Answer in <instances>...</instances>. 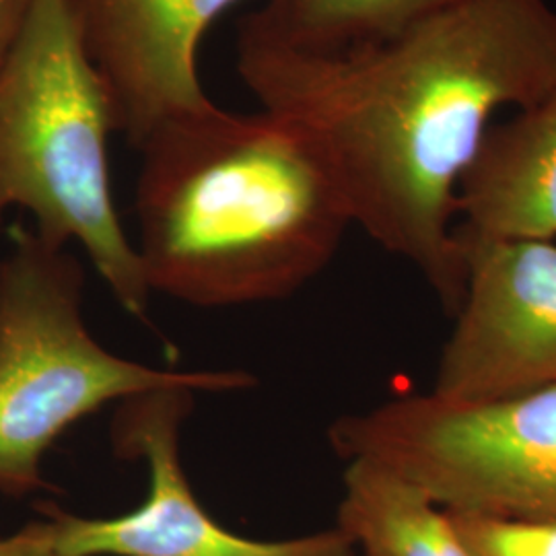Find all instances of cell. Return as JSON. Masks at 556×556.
Returning a JSON list of instances; mask_svg holds the SVG:
<instances>
[{"label": "cell", "mask_w": 556, "mask_h": 556, "mask_svg": "<svg viewBox=\"0 0 556 556\" xmlns=\"http://www.w3.org/2000/svg\"><path fill=\"white\" fill-rule=\"evenodd\" d=\"M236 66L260 110L318 144L353 225L456 312L466 287L457 188L497 114L555 91L553 2L459 0L340 52H299L238 27Z\"/></svg>", "instance_id": "obj_1"}, {"label": "cell", "mask_w": 556, "mask_h": 556, "mask_svg": "<svg viewBox=\"0 0 556 556\" xmlns=\"http://www.w3.org/2000/svg\"><path fill=\"white\" fill-rule=\"evenodd\" d=\"M137 151L135 248L151 293L194 307L291 298L353 225L318 144L266 110L211 101L160 124Z\"/></svg>", "instance_id": "obj_2"}, {"label": "cell", "mask_w": 556, "mask_h": 556, "mask_svg": "<svg viewBox=\"0 0 556 556\" xmlns=\"http://www.w3.org/2000/svg\"><path fill=\"white\" fill-rule=\"evenodd\" d=\"M118 112L89 56L75 0H36L0 66V225L25 211L34 231L91 260L112 295L147 319L151 289L112 192Z\"/></svg>", "instance_id": "obj_3"}, {"label": "cell", "mask_w": 556, "mask_h": 556, "mask_svg": "<svg viewBox=\"0 0 556 556\" xmlns=\"http://www.w3.org/2000/svg\"><path fill=\"white\" fill-rule=\"evenodd\" d=\"M0 256V495L50 484L43 457L75 422L160 390L225 394L256 386L236 369H160L118 357L83 318L85 268L68 248L15 225Z\"/></svg>", "instance_id": "obj_4"}, {"label": "cell", "mask_w": 556, "mask_h": 556, "mask_svg": "<svg viewBox=\"0 0 556 556\" xmlns=\"http://www.w3.org/2000/svg\"><path fill=\"white\" fill-rule=\"evenodd\" d=\"M328 438L454 516L556 519V388L477 404L406 394L338 418Z\"/></svg>", "instance_id": "obj_5"}, {"label": "cell", "mask_w": 556, "mask_h": 556, "mask_svg": "<svg viewBox=\"0 0 556 556\" xmlns=\"http://www.w3.org/2000/svg\"><path fill=\"white\" fill-rule=\"evenodd\" d=\"M197 392L160 390L119 404L114 447L144 459L149 495L116 517H83L40 501L62 556H357L340 528L289 540H254L223 528L202 509L179 457V431Z\"/></svg>", "instance_id": "obj_6"}, {"label": "cell", "mask_w": 556, "mask_h": 556, "mask_svg": "<svg viewBox=\"0 0 556 556\" xmlns=\"http://www.w3.org/2000/svg\"><path fill=\"white\" fill-rule=\"evenodd\" d=\"M457 241L466 287L431 394L477 404L556 388V241Z\"/></svg>", "instance_id": "obj_7"}, {"label": "cell", "mask_w": 556, "mask_h": 556, "mask_svg": "<svg viewBox=\"0 0 556 556\" xmlns=\"http://www.w3.org/2000/svg\"><path fill=\"white\" fill-rule=\"evenodd\" d=\"M85 48L139 149L160 124L206 108L200 41L239 0H75Z\"/></svg>", "instance_id": "obj_8"}, {"label": "cell", "mask_w": 556, "mask_h": 556, "mask_svg": "<svg viewBox=\"0 0 556 556\" xmlns=\"http://www.w3.org/2000/svg\"><path fill=\"white\" fill-rule=\"evenodd\" d=\"M457 239L556 241V89L493 122L457 188Z\"/></svg>", "instance_id": "obj_9"}, {"label": "cell", "mask_w": 556, "mask_h": 556, "mask_svg": "<svg viewBox=\"0 0 556 556\" xmlns=\"http://www.w3.org/2000/svg\"><path fill=\"white\" fill-rule=\"evenodd\" d=\"M337 528L361 556H478L447 509L365 459L346 462Z\"/></svg>", "instance_id": "obj_10"}, {"label": "cell", "mask_w": 556, "mask_h": 556, "mask_svg": "<svg viewBox=\"0 0 556 556\" xmlns=\"http://www.w3.org/2000/svg\"><path fill=\"white\" fill-rule=\"evenodd\" d=\"M459 0H266L238 27L299 52H340L394 38Z\"/></svg>", "instance_id": "obj_11"}, {"label": "cell", "mask_w": 556, "mask_h": 556, "mask_svg": "<svg viewBox=\"0 0 556 556\" xmlns=\"http://www.w3.org/2000/svg\"><path fill=\"white\" fill-rule=\"evenodd\" d=\"M454 519L478 556H556V519Z\"/></svg>", "instance_id": "obj_12"}, {"label": "cell", "mask_w": 556, "mask_h": 556, "mask_svg": "<svg viewBox=\"0 0 556 556\" xmlns=\"http://www.w3.org/2000/svg\"><path fill=\"white\" fill-rule=\"evenodd\" d=\"M0 556H62L56 548L54 526L40 514L11 536H0Z\"/></svg>", "instance_id": "obj_13"}, {"label": "cell", "mask_w": 556, "mask_h": 556, "mask_svg": "<svg viewBox=\"0 0 556 556\" xmlns=\"http://www.w3.org/2000/svg\"><path fill=\"white\" fill-rule=\"evenodd\" d=\"M36 0H0V66L13 50Z\"/></svg>", "instance_id": "obj_14"}]
</instances>
